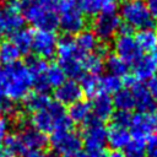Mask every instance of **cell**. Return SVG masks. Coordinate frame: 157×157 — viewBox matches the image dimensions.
Returning a JSON list of instances; mask_svg holds the SVG:
<instances>
[{
	"label": "cell",
	"mask_w": 157,
	"mask_h": 157,
	"mask_svg": "<svg viewBox=\"0 0 157 157\" xmlns=\"http://www.w3.org/2000/svg\"><path fill=\"white\" fill-rule=\"evenodd\" d=\"M32 87V77L27 65L7 64L0 67V96L9 101L25 99Z\"/></svg>",
	"instance_id": "6da1fadb"
},
{
	"label": "cell",
	"mask_w": 157,
	"mask_h": 157,
	"mask_svg": "<svg viewBox=\"0 0 157 157\" xmlns=\"http://www.w3.org/2000/svg\"><path fill=\"white\" fill-rule=\"evenodd\" d=\"M23 17L37 29L58 27V0H18Z\"/></svg>",
	"instance_id": "7a4b0ae2"
},
{
	"label": "cell",
	"mask_w": 157,
	"mask_h": 157,
	"mask_svg": "<svg viewBox=\"0 0 157 157\" xmlns=\"http://www.w3.org/2000/svg\"><path fill=\"white\" fill-rule=\"evenodd\" d=\"M31 124L39 131L55 132L59 130L70 129L72 121L70 120L64 105L58 101H50L44 108L33 112L31 117Z\"/></svg>",
	"instance_id": "3957f363"
},
{
	"label": "cell",
	"mask_w": 157,
	"mask_h": 157,
	"mask_svg": "<svg viewBox=\"0 0 157 157\" xmlns=\"http://www.w3.org/2000/svg\"><path fill=\"white\" fill-rule=\"evenodd\" d=\"M58 60H59V66L64 71L65 76L76 80V78H82L86 75V69H85V53L78 49L76 45L75 39L70 37H64L60 40H58Z\"/></svg>",
	"instance_id": "277c9868"
},
{
	"label": "cell",
	"mask_w": 157,
	"mask_h": 157,
	"mask_svg": "<svg viewBox=\"0 0 157 157\" xmlns=\"http://www.w3.org/2000/svg\"><path fill=\"white\" fill-rule=\"evenodd\" d=\"M47 144L48 139L44 132L33 126H26L16 134L7 135L2 145L15 155H25L31 151L42 150Z\"/></svg>",
	"instance_id": "5b68a950"
},
{
	"label": "cell",
	"mask_w": 157,
	"mask_h": 157,
	"mask_svg": "<svg viewBox=\"0 0 157 157\" xmlns=\"http://www.w3.org/2000/svg\"><path fill=\"white\" fill-rule=\"evenodd\" d=\"M120 18L130 29L155 28L156 21L146 1L124 0L120 6Z\"/></svg>",
	"instance_id": "8992f818"
},
{
	"label": "cell",
	"mask_w": 157,
	"mask_h": 157,
	"mask_svg": "<svg viewBox=\"0 0 157 157\" xmlns=\"http://www.w3.org/2000/svg\"><path fill=\"white\" fill-rule=\"evenodd\" d=\"M58 26L69 36L78 34L85 29V13L74 0H58Z\"/></svg>",
	"instance_id": "52a82bcc"
},
{
	"label": "cell",
	"mask_w": 157,
	"mask_h": 157,
	"mask_svg": "<svg viewBox=\"0 0 157 157\" xmlns=\"http://www.w3.org/2000/svg\"><path fill=\"white\" fill-rule=\"evenodd\" d=\"M114 52L115 55L128 64L135 63L142 55V50L135 36L131 34V29L125 25L120 27V33L114 39Z\"/></svg>",
	"instance_id": "ba28073f"
},
{
	"label": "cell",
	"mask_w": 157,
	"mask_h": 157,
	"mask_svg": "<svg viewBox=\"0 0 157 157\" xmlns=\"http://www.w3.org/2000/svg\"><path fill=\"white\" fill-rule=\"evenodd\" d=\"M93 33L98 39L104 42L110 40L119 33L121 27L120 16L115 11H102L96 15V18L92 22Z\"/></svg>",
	"instance_id": "9c48e42d"
},
{
	"label": "cell",
	"mask_w": 157,
	"mask_h": 157,
	"mask_svg": "<svg viewBox=\"0 0 157 157\" xmlns=\"http://www.w3.org/2000/svg\"><path fill=\"white\" fill-rule=\"evenodd\" d=\"M85 124L86 125L81 139L83 140L87 151L104 148V145L107 144V128L104 126L103 121L91 117Z\"/></svg>",
	"instance_id": "30bf717a"
},
{
	"label": "cell",
	"mask_w": 157,
	"mask_h": 157,
	"mask_svg": "<svg viewBox=\"0 0 157 157\" xmlns=\"http://www.w3.org/2000/svg\"><path fill=\"white\" fill-rule=\"evenodd\" d=\"M50 144L55 153L65 156L70 152L80 150L82 145V139L76 131L71 130L70 128V129L59 130V131L53 132Z\"/></svg>",
	"instance_id": "8fae6325"
},
{
	"label": "cell",
	"mask_w": 157,
	"mask_h": 157,
	"mask_svg": "<svg viewBox=\"0 0 157 157\" xmlns=\"http://www.w3.org/2000/svg\"><path fill=\"white\" fill-rule=\"evenodd\" d=\"M58 38L53 31L37 29L32 37V49L40 59H49L56 53Z\"/></svg>",
	"instance_id": "7c38bea8"
},
{
	"label": "cell",
	"mask_w": 157,
	"mask_h": 157,
	"mask_svg": "<svg viewBox=\"0 0 157 157\" xmlns=\"http://www.w3.org/2000/svg\"><path fill=\"white\" fill-rule=\"evenodd\" d=\"M1 15L5 33L13 34L15 32L23 28L25 17L22 15L18 0H9L5 9L1 10Z\"/></svg>",
	"instance_id": "4fadbf2b"
},
{
	"label": "cell",
	"mask_w": 157,
	"mask_h": 157,
	"mask_svg": "<svg viewBox=\"0 0 157 157\" xmlns=\"http://www.w3.org/2000/svg\"><path fill=\"white\" fill-rule=\"evenodd\" d=\"M153 129H155L153 118L150 115V113L139 112L135 115H131V120L129 125L131 139L147 141V139L152 135Z\"/></svg>",
	"instance_id": "5bb4252c"
},
{
	"label": "cell",
	"mask_w": 157,
	"mask_h": 157,
	"mask_svg": "<svg viewBox=\"0 0 157 157\" xmlns=\"http://www.w3.org/2000/svg\"><path fill=\"white\" fill-rule=\"evenodd\" d=\"M83 92L80 83L76 80H65L58 87H55V98L63 105H70L81 99Z\"/></svg>",
	"instance_id": "9a60e30c"
},
{
	"label": "cell",
	"mask_w": 157,
	"mask_h": 157,
	"mask_svg": "<svg viewBox=\"0 0 157 157\" xmlns=\"http://www.w3.org/2000/svg\"><path fill=\"white\" fill-rule=\"evenodd\" d=\"M157 75V59L152 55H141L132 63V77L136 81H148Z\"/></svg>",
	"instance_id": "2e32d148"
},
{
	"label": "cell",
	"mask_w": 157,
	"mask_h": 157,
	"mask_svg": "<svg viewBox=\"0 0 157 157\" xmlns=\"http://www.w3.org/2000/svg\"><path fill=\"white\" fill-rule=\"evenodd\" d=\"M129 87L134 96L135 108L140 113H150L155 109L156 103H155L147 86H145L140 81H134L132 83L129 85Z\"/></svg>",
	"instance_id": "e0dca14e"
},
{
	"label": "cell",
	"mask_w": 157,
	"mask_h": 157,
	"mask_svg": "<svg viewBox=\"0 0 157 157\" xmlns=\"http://www.w3.org/2000/svg\"><path fill=\"white\" fill-rule=\"evenodd\" d=\"M47 63L43 59H37V58H32L28 60L27 67L31 72V77H32V86H34L36 91L38 92H45L48 90H50V86L47 81V76H45V71H47Z\"/></svg>",
	"instance_id": "ac0fdd59"
},
{
	"label": "cell",
	"mask_w": 157,
	"mask_h": 157,
	"mask_svg": "<svg viewBox=\"0 0 157 157\" xmlns=\"http://www.w3.org/2000/svg\"><path fill=\"white\" fill-rule=\"evenodd\" d=\"M91 109L93 118L104 121L109 119L114 113V104L113 99L110 98V94L107 93H97L93 97V102L91 103Z\"/></svg>",
	"instance_id": "d6986e66"
},
{
	"label": "cell",
	"mask_w": 157,
	"mask_h": 157,
	"mask_svg": "<svg viewBox=\"0 0 157 157\" xmlns=\"http://www.w3.org/2000/svg\"><path fill=\"white\" fill-rule=\"evenodd\" d=\"M131 135L129 131V128L118 125V124H112L109 129H107V142L112 148L115 151L123 150L126 144L130 141Z\"/></svg>",
	"instance_id": "ffe728a7"
},
{
	"label": "cell",
	"mask_w": 157,
	"mask_h": 157,
	"mask_svg": "<svg viewBox=\"0 0 157 157\" xmlns=\"http://www.w3.org/2000/svg\"><path fill=\"white\" fill-rule=\"evenodd\" d=\"M78 9L88 16L97 15L102 11H115L117 0H74Z\"/></svg>",
	"instance_id": "44dd1931"
},
{
	"label": "cell",
	"mask_w": 157,
	"mask_h": 157,
	"mask_svg": "<svg viewBox=\"0 0 157 157\" xmlns=\"http://www.w3.org/2000/svg\"><path fill=\"white\" fill-rule=\"evenodd\" d=\"M91 114H92L91 103H88L86 101H81V99L70 104V109L67 112L70 120L76 124L86 123L91 118Z\"/></svg>",
	"instance_id": "7402d4cb"
},
{
	"label": "cell",
	"mask_w": 157,
	"mask_h": 157,
	"mask_svg": "<svg viewBox=\"0 0 157 157\" xmlns=\"http://www.w3.org/2000/svg\"><path fill=\"white\" fill-rule=\"evenodd\" d=\"M76 45L78 47V49L81 52H83L85 54L88 53H93L99 50V45H98V38L96 37V34L93 32L90 31H82L77 34L76 39Z\"/></svg>",
	"instance_id": "603a6c76"
},
{
	"label": "cell",
	"mask_w": 157,
	"mask_h": 157,
	"mask_svg": "<svg viewBox=\"0 0 157 157\" xmlns=\"http://www.w3.org/2000/svg\"><path fill=\"white\" fill-rule=\"evenodd\" d=\"M112 99H113L114 108H117L118 110L130 112L131 109L135 108V101H134V96H132L130 87L120 88L118 92L114 93V98Z\"/></svg>",
	"instance_id": "cb8c5ba5"
},
{
	"label": "cell",
	"mask_w": 157,
	"mask_h": 157,
	"mask_svg": "<svg viewBox=\"0 0 157 157\" xmlns=\"http://www.w3.org/2000/svg\"><path fill=\"white\" fill-rule=\"evenodd\" d=\"M135 38L142 52H152L157 47V31L155 28L140 29Z\"/></svg>",
	"instance_id": "d4e9b609"
},
{
	"label": "cell",
	"mask_w": 157,
	"mask_h": 157,
	"mask_svg": "<svg viewBox=\"0 0 157 157\" xmlns=\"http://www.w3.org/2000/svg\"><path fill=\"white\" fill-rule=\"evenodd\" d=\"M32 37L33 32L27 28H21L12 34V42L18 48L21 54H27L32 49Z\"/></svg>",
	"instance_id": "484cf974"
},
{
	"label": "cell",
	"mask_w": 157,
	"mask_h": 157,
	"mask_svg": "<svg viewBox=\"0 0 157 157\" xmlns=\"http://www.w3.org/2000/svg\"><path fill=\"white\" fill-rule=\"evenodd\" d=\"M85 69L86 72L88 74H93V75H98L102 72L103 67H104V60H103V53L97 50L93 53H88L85 55Z\"/></svg>",
	"instance_id": "4316f807"
},
{
	"label": "cell",
	"mask_w": 157,
	"mask_h": 157,
	"mask_svg": "<svg viewBox=\"0 0 157 157\" xmlns=\"http://www.w3.org/2000/svg\"><path fill=\"white\" fill-rule=\"evenodd\" d=\"M123 78L120 76L107 74L99 77V91L107 94H114L120 88H123Z\"/></svg>",
	"instance_id": "83f0119b"
},
{
	"label": "cell",
	"mask_w": 157,
	"mask_h": 157,
	"mask_svg": "<svg viewBox=\"0 0 157 157\" xmlns=\"http://www.w3.org/2000/svg\"><path fill=\"white\" fill-rule=\"evenodd\" d=\"M21 55L18 48L13 44L12 40L0 42V61L5 65L16 63Z\"/></svg>",
	"instance_id": "f1b7e54d"
},
{
	"label": "cell",
	"mask_w": 157,
	"mask_h": 157,
	"mask_svg": "<svg viewBox=\"0 0 157 157\" xmlns=\"http://www.w3.org/2000/svg\"><path fill=\"white\" fill-rule=\"evenodd\" d=\"M49 102H50L49 96L45 92H38V91H36L34 93H28L26 96V98H25L26 108L31 113L44 108Z\"/></svg>",
	"instance_id": "f546056e"
},
{
	"label": "cell",
	"mask_w": 157,
	"mask_h": 157,
	"mask_svg": "<svg viewBox=\"0 0 157 157\" xmlns=\"http://www.w3.org/2000/svg\"><path fill=\"white\" fill-rule=\"evenodd\" d=\"M104 65L108 69L109 74H113V75H117L120 77H123V76L125 77L129 75V64L115 54L108 56Z\"/></svg>",
	"instance_id": "4dcf8cb0"
},
{
	"label": "cell",
	"mask_w": 157,
	"mask_h": 157,
	"mask_svg": "<svg viewBox=\"0 0 157 157\" xmlns=\"http://www.w3.org/2000/svg\"><path fill=\"white\" fill-rule=\"evenodd\" d=\"M123 150L124 157H146V141L130 139Z\"/></svg>",
	"instance_id": "1f68e13d"
},
{
	"label": "cell",
	"mask_w": 157,
	"mask_h": 157,
	"mask_svg": "<svg viewBox=\"0 0 157 157\" xmlns=\"http://www.w3.org/2000/svg\"><path fill=\"white\" fill-rule=\"evenodd\" d=\"M81 82V88L82 92L90 97H94L97 93H99V77L98 75L93 74H86L82 78Z\"/></svg>",
	"instance_id": "d6a6232c"
},
{
	"label": "cell",
	"mask_w": 157,
	"mask_h": 157,
	"mask_svg": "<svg viewBox=\"0 0 157 157\" xmlns=\"http://www.w3.org/2000/svg\"><path fill=\"white\" fill-rule=\"evenodd\" d=\"M45 76H47V81L52 87H58L60 83H63L65 81V74L61 70V67L56 64H52L47 66V71H45Z\"/></svg>",
	"instance_id": "836d02e7"
},
{
	"label": "cell",
	"mask_w": 157,
	"mask_h": 157,
	"mask_svg": "<svg viewBox=\"0 0 157 157\" xmlns=\"http://www.w3.org/2000/svg\"><path fill=\"white\" fill-rule=\"evenodd\" d=\"M113 123L118 124V125H123L129 128L130 125V120H131V114L129 112H124V110H118L117 113H113Z\"/></svg>",
	"instance_id": "e575fe53"
},
{
	"label": "cell",
	"mask_w": 157,
	"mask_h": 157,
	"mask_svg": "<svg viewBox=\"0 0 157 157\" xmlns=\"http://www.w3.org/2000/svg\"><path fill=\"white\" fill-rule=\"evenodd\" d=\"M146 157H157V135H151L147 139Z\"/></svg>",
	"instance_id": "d590c367"
},
{
	"label": "cell",
	"mask_w": 157,
	"mask_h": 157,
	"mask_svg": "<svg viewBox=\"0 0 157 157\" xmlns=\"http://www.w3.org/2000/svg\"><path fill=\"white\" fill-rule=\"evenodd\" d=\"M9 121L5 119V118H1L0 117V146L4 144L6 136H7V132H9Z\"/></svg>",
	"instance_id": "8d00e7d4"
},
{
	"label": "cell",
	"mask_w": 157,
	"mask_h": 157,
	"mask_svg": "<svg viewBox=\"0 0 157 157\" xmlns=\"http://www.w3.org/2000/svg\"><path fill=\"white\" fill-rule=\"evenodd\" d=\"M147 88H148V91H150V93H151L155 103H157V75L148 80Z\"/></svg>",
	"instance_id": "74e56055"
},
{
	"label": "cell",
	"mask_w": 157,
	"mask_h": 157,
	"mask_svg": "<svg viewBox=\"0 0 157 157\" xmlns=\"http://www.w3.org/2000/svg\"><path fill=\"white\" fill-rule=\"evenodd\" d=\"M12 110V105L9 102V99L0 96V115L4 113H10Z\"/></svg>",
	"instance_id": "f35d334b"
},
{
	"label": "cell",
	"mask_w": 157,
	"mask_h": 157,
	"mask_svg": "<svg viewBox=\"0 0 157 157\" xmlns=\"http://www.w3.org/2000/svg\"><path fill=\"white\" fill-rule=\"evenodd\" d=\"M23 157H58V156L56 153H45L40 150H37V151H31L25 153Z\"/></svg>",
	"instance_id": "ab89813d"
},
{
	"label": "cell",
	"mask_w": 157,
	"mask_h": 157,
	"mask_svg": "<svg viewBox=\"0 0 157 157\" xmlns=\"http://www.w3.org/2000/svg\"><path fill=\"white\" fill-rule=\"evenodd\" d=\"M146 4H147V6H148L151 13H152L153 17L156 18V17H157V0H147Z\"/></svg>",
	"instance_id": "60d3db41"
},
{
	"label": "cell",
	"mask_w": 157,
	"mask_h": 157,
	"mask_svg": "<svg viewBox=\"0 0 157 157\" xmlns=\"http://www.w3.org/2000/svg\"><path fill=\"white\" fill-rule=\"evenodd\" d=\"M64 157H90V156H88L87 152H85V151H82V150L80 148V150H76V151H74V152H70V153L65 155Z\"/></svg>",
	"instance_id": "b9f144b4"
},
{
	"label": "cell",
	"mask_w": 157,
	"mask_h": 157,
	"mask_svg": "<svg viewBox=\"0 0 157 157\" xmlns=\"http://www.w3.org/2000/svg\"><path fill=\"white\" fill-rule=\"evenodd\" d=\"M17 155H15L13 152H11L10 150H7V148H5V147H2L1 150H0V157H16Z\"/></svg>",
	"instance_id": "7bdbcfd3"
},
{
	"label": "cell",
	"mask_w": 157,
	"mask_h": 157,
	"mask_svg": "<svg viewBox=\"0 0 157 157\" xmlns=\"http://www.w3.org/2000/svg\"><path fill=\"white\" fill-rule=\"evenodd\" d=\"M5 34V29H4V23H2V15H1V10H0V42L2 39V36Z\"/></svg>",
	"instance_id": "ee69618b"
},
{
	"label": "cell",
	"mask_w": 157,
	"mask_h": 157,
	"mask_svg": "<svg viewBox=\"0 0 157 157\" xmlns=\"http://www.w3.org/2000/svg\"><path fill=\"white\" fill-rule=\"evenodd\" d=\"M107 157H124V155L119 151H114V152H110L109 155H107Z\"/></svg>",
	"instance_id": "f6af8a7d"
},
{
	"label": "cell",
	"mask_w": 157,
	"mask_h": 157,
	"mask_svg": "<svg viewBox=\"0 0 157 157\" xmlns=\"http://www.w3.org/2000/svg\"><path fill=\"white\" fill-rule=\"evenodd\" d=\"M152 118H153V125H155V129L157 130V110H156V113H155V115H153Z\"/></svg>",
	"instance_id": "bcb514c9"
}]
</instances>
